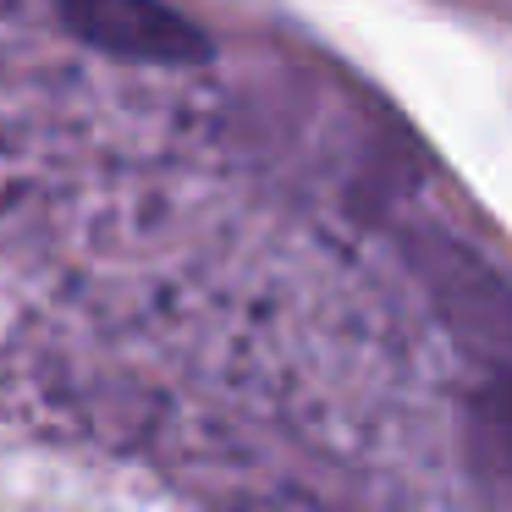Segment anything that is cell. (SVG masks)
I'll use <instances>...</instances> for the list:
<instances>
[{
	"instance_id": "cell-1",
	"label": "cell",
	"mask_w": 512,
	"mask_h": 512,
	"mask_svg": "<svg viewBox=\"0 0 512 512\" xmlns=\"http://www.w3.org/2000/svg\"><path fill=\"white\" fill-rule=\"evenodd\" d=\"M61 23L83 45L116 61H149V67H199L210 39L166 0H56Z\"/></svg>"
}]
</instances>
